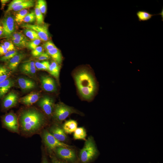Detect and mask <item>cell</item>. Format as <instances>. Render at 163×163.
Masks as SVG:
<instances>
[{
    "instance_id": "6da1fadb",
    "label": "cell",
    "mask_w": 163,
    "mask_h": 163,
    "mask_svg": "<svg viewBox=\"0 0 163 163\" xmlns=\"http://www.w3.org/2000/svg\"><path fill=\"white\" fill-rule=\"evenodd\" d=\"M20 124L22 130L28 133L35 132L45 125L44 115L35 109L26 110L22 112L20 117Z\"/></svg>"
},
{
    "instance_id": "7a4b0ae2",
    "label": "cell",
    "mask_w": 163,
    "mask_h": 163,
    "mask_svg": "<svg viewBox=\"0 0 163 163\" xmlns=\"http://www.w3.org/2000/svg\"><path fill=\"white\" fill-rule=\"evenodd\" d=\"M75 80L78 91L82 96L86 100L91 99L95 94L97 84L95 78L88 71L83 69L75 75Z\"/></svg>"
},
{
    "instance_id": "3957f363",
    "label": "cell",
    "mask_w": 163,
    "mask_h": 163,
    "mask_svg": "<svg viewBox=\"0 0 163 163\" xmlns=\"http://www.w3.org/2000/svg\"><path fill=\"white\" fill-rule=\"evenodd\" d=\"M94 138L90 136L85 140L83 147L79 152V158L82 163H89L95 159L99 155Z\"/></svg>"
},
{
    "instance_id": "277c9868",
    "label": "cell",
    "mask_w": 163,
    "mask_h": 163,
    "mask_svg": "<svg viewBox=\"0 0 163 163\" xmlns=\"http://www.w3.org/2000/svg\"><path fill=\"white\" fill-rule=\"evenodd\" d=\"M80 113L72 107L63 103H60L54 106L53 116L55 120L59 122H62L72 113Z\"/></svg>"
},
{
    "instance_id": "5b68a950",
    "label": "cell",
    "mask_w": 163,
    "mask_h": 163,
    "mask_svg": "<svg viewBox=\"0 0 163 163\" xmlns=\"http://www.w3.org/2000/svg\"><path fill=\"white\" fill-rule=\"evenodd\" d=\"M43 138L46 147L50 150H54L57 147L61 146L72 148V146L58 140L46 130L43 132Z\"/></svg>"
},
{
    "instance_id": "8992f818",
    "label": "cell",
    "mask_w": 163,
    "mask_h": 163,
    "mask_svg": "<svg viewBox=\"0 0 163 163\" xmlns=\"http://www.w3.org/2000/svg\"><path fill=\"white\" fill-rule=\"evenodd\" d=\"M25 28L29 29L35 31L37 34L40 39L44 41H47L49 39L50 34L48 25L43 24L42 25L30 24H28L22 25Z\"/></svg>"
},
{
    "instance_id": "52a82bcc",
    "label": "cell",
    "mask_w": 163,
    "mask_h": 163,
    "mask_svg": "<svg viewBox=\"0 0 163 163\" xmlns=\"http://www.w3.org/2000/svg\"><path fill=\"white\" fill-rule=\"evenodd\" d=\"M54 150L57 155L65 161L72 162L76 160L75 152L72 148L61 146L57 147Z\"/></svg>"
},
{
    "instance_id": "ba28073f",
    "label": "cell",
    "mask_w": 163,
    "mask_h": 163,
    "mask_svg": "<svg viewBox=\"0 0 163 163\" xmlns=\"http://www.w3.org/2000/svg\"><path fill=\"white\" fill-rule=\"evenodd\" d=\"M1 23L3 28L2 36L6 37L11 36L15 28L14 18L11 15L8 14L2 19Z\"/></svg>"
},
{
    "instance_id": "9c48e42d",
    "label": "cell",
    "mask_w": 163,
    "mask_h": 163,
    "mask_svg": "<svg viewBox=\"0 0 163 163\" xmlns=\"http://www.w3.org/2000/svg\"><path fill=\"white\" fill-rule=\"evenodd\" d=\"M38 104L46 115H51L54 108L53 101L51 98L48 96H44L40 99Z\"/></svg>"
},
{
    "instance_id": "30bf717a",
    "label": "cell",
    "mask_w": 163,
    "mask_h": 163,
    "mask_svg": "<svg viewBox=\"0 0 163 163\" xmlns=\"http://www.w3.org/2000/svg\"><path fill=\"white\" fill-rule=\"evenodd\" d=\"M4 123L9 129L14 132H18L19 124L17 117L14 113H9L4 117Z\"/></svg>"
},
{
    "instance_id": "8fae6325",
    "label": "cell",
    "mask_w": 163,
    "mask_h": 163,
    "mask_svg": "<svg viewBox=\"0 0 163 163\" xmlns=\"http://www.w3.org/2000/svg\"><path fill=\"white\" fill-rule=\"evenodd\" d=\"M40 81L43 88L47 92H53L56 89V84L54 80L48 75H42Z\"/></svg>"
},
{
    "instance_id": "7c38bea8",
    "label": "cell",
    "mask_w": 163,
    "mask_h": 163,
    "mask_svg": "<svg viewBox=\"0 0 163 163\" xmlns=\"http://www.w3.org/2000/svg\"><path fill=\"white\" fill-rule=\"evenodd\" d=\"M49 132L57 139L61 142H65L68 139L66 134L62 127L59 126H55L52 127Z\"/></svg>"
},
{
    "instance_id": "4fadbf2b",
    "label": "cell",
    "mask_w": 163,
    "mask_h": 163,
    "mask_svg": "<svg viewBox=\"0 0 163 163\" xmlns=\"http://www.w3.org/2000/svg\"><path fill=\"white\" fill-rule=\"evenodd\" d=\"M18 97L17 94L11 92L5 96L3 101V106L5 109H9L14 106L17 104Z\"/></svg>"
},
{
    "instance_id": "5bb4252c",
    "label": "cell",
    "mask_w": 163,
    "mask_h": 163,
    "mask_svg": "<svg viewBox=\"0 0 163 163\" xmlns=\"http://www.w3.org/2000/svg\"><path fill=\"white\" fill-rule=\"evenodd\" d=\"M40 98V94L36 92H33L21 97L19 101L22 104L30 106L37 101Z\"/></svg>"
},
{
    "instance_id": "9a60e30c",
    "label": "cell",
    "mask_w": 163,
    "mask_h": 163,
    "mask_svg": "<svg viewBox=\"0 0 163 163\" xmlns=\"http://www.w3.org/2000/svg\"><path fill=\"white\" fill-rule=\"evenodd\" d=\"M136 15L139 21H147L151 19L152 17L155 15H161L162 18V20L163 19V9L158 14H151L148 11L144 10H141L138 11L136 13Z\"/></svg>"
},
{
    "instance_id": "2e32d148",
    "label": "cell",
    "mask_w": 163,
    "mask_h": 163,
    "mask_svg": "<svg viewBox=\"0 0 163 163\" xmlns=\"http://www.w3.org/2000/svg\"><path fill=\"white\" fill-rule=\"evenodd\" d=\"M20 70L25 74L33 75L35 73L36 71L35 62L30 61L24 63L21 66Z\"/></svg>"
},
{
    "instance_id": "e0dca14e",
    "label": "cell",
    "mask_w": 163,
    "mask_h": 163,
    "mask_svg": "<svg viewBox=\"0 0 163 163\" xmlns=\"http://www.w3.org/2000/svg\"><path fill=\"white\" fill-rule=\"evenodd\" d=\"M25 57V55L23 53H18L9 61L8 68L13 71L15 70L18 65Z\"/></svg>"
},
{
    "instance_id": "ac0fdd59",
    "label": "cell",
    "mask_w": 163,
    "mask_h": 163,
    "mask_svg": "<svg viewBox=\"0 0 163 163\" xmlns=\"http://www.w3.org/2000/svg\"><path fill=\"white\" fill-rule=\"evenodd\" d=\"M14 85V80L8 78L0 83V98L3 97Z\"/></svg>"
},
{
    "instance_id": "d6986e66",
    "label": "cell",
    "mask_w": 163,
    "mask_h": 163,
    "mask_svg": "<svg viewBox=\"0 0 163 163\" xmlns=\"http://www.w3.org/2000/svg\"><path fill=\"white\" fill-rule=\"evenodd\" d=\"M18 82L20 88L24 90H30L36 86L34 82L29 79L23 77L18 78Z\"/></svg>"
},
{
    "instance_id": "ffe728a7",
    "label": "cell",
    "mask_w": 163,
    "mask_h": 163,
    "mask_svg": "<svg viewBox=\"0 0 163 163\" xmlns=\"http://www.w3.org/2000/svg\"><path fill=\"white\" fill-rule=\"evenodd\" d=\"M78 124L75 120H70L66 121L62 128L66 134H71L74 132L77 128Z\"/></svg>"
},
{
    "instance_id": "44dd1931",
    "label": "cell",
    "mask_w": 163,
    "mask_h": 163,
    "mask_svg": "<svg viewBox=\"0 0 163 163\" xmlns=\"http://www.w3.org/2000/svg\"><path fill=\"white\" fill-rule=\"evenodd\" d=\"M60 66L59 64L54 61L50 64L48 72L56 79L59 78Z\"/></svg>"
},
{
    "instance_id": "7402d4cb",
    "label": "cell",
    "mask_w": 163,
    "mask_h": 163,
    "mask_svg": "<svg viewBox=\"0 0 163 163\" xmlns=\"http://www.w3.org/2000/svg\"><path fill=\"white\" fill-rule=\"evenodd\" d=\"M54 61L60 64L62 61V56L61 52L57 47L52 50H46V52Z\"/></svg>"
},
{
    "instance_id": "603a6c76",
    "label": "cell",
    "mask_w": 163,
    "mask_h": 163,
    "mask_svg": "<svg viewBox=\"0 0 163 163\" xmlns=\"http://www.w3.org/2000/svg\"><path fill=\"white\" fill-rule=\"evenodd\" d=\"M87 133L85 129L83 127L77 128L74 131L73 138L75 140H86Z\"/></svg>"
},
{
    "instance_id": "cb8c5ba5",
    "label": "cell",
    "mask_w": 163,
    "mask_h": 163,
    "mask_svg": "<svg viewBox=\"0 0 163 163\" xmlns=\"http://www.w3.org/2000/svg\"><path fill=\"white\" fill-rule=\"evenodd\" d=\"M34 1L26 0L25 1L14 7L13 10L14 11H18L22 10L32 7L34 6Z\"/></svg>"
},
{
    "instance_id": "d4e9b609",
    "label": "cell",
    "mask_w": 163,
    "mask_h": 163,
    "mask_svg": "<svg viewBox=\"0 0 163 163\" xmlns=\"http://www.w3.org/2000/svg\"><path fill=\"white\" fill-rule=\"evenodd\" d=\"M9 69L0 65V83L8 78L10 75Z\"/></svg>"
},
{
    "instance_id": "484cf974",
    "label": "cell",
    "mask_w": 163,
    "mask_h": 163,
    "mask_svg": "<svg viewBox=\"0 0 163 163\" xmlns=\"http://www.w3.org/2000/svg\"><path fill=\"white\" fill-rule=\"evenodd\" d=\"M28 13V11L26 9L18 11L15 14L14 21L18 23H21L23 21L24 18Z\"/></svg>"
},
{
    "instance_id": "4316f807",
    "label": "cell",
    "mask_w": 163,
    "mask_h": 163,
    "mask_svg": "<svg viewBox=\"0 0 163 163\" xmlns=\"http://www.w3.org/2000/svg\"><path fill=\"white\" fill-rule=\"evenodd\" d=\"M34 11L35 15L36 20L37 24L42 25L44 24L43 14L37 5L35 6Z\"/></svg>"
},
{
    "instance_id": "83f0119b",
    "label": "cell",
    "mask_w": 163,
    "mask_h": 163,
    "mask_svg": "<svg viewBox=\"0 0 163 163\" xmlns=\"http://www.w3.org/2000/svg\"><path fill=\"white\" fill-rule=\"evenodd\" d=\"M24 32L27 37L31 40L40 39V38L37 33L34 30L25 28L24 30Z\"/></svg>"
},
{
    "instance_id": "f1b7e54d",
    "label": "cell",
    "mask_w": 163,
    "mask_h": 163,
    "mask_svg": "<svg viewBox=\"0 0 163 163\" xmlns=\"http://www.w3.org/2000/svg\"><path fill=\"white\" fill-rule=\"evenodd\" d=\"M50 63L47 60L42 62L37 61L35 62V66L36 69L39 70L48 71Z\"/></svg>"
},
{
    "instance_id": "f546056e",
    "label": "cell",
    "mask_w": 163,
    "mask_h": 163,
    "mask_svg": "<svg viewBox=\"0 0 163 163\" xmlns=\"http://www.w3.org/2000/svg\"><path fill=\"white\" fill-rule=\"evenodd\" d=\"M18 53L17 52L14 50L8 51L5 55L0 58V61L6 62L9 61Z\"/></svg>"
},
{
    "instance_id": "4dcf8cb0",
    "label": "cell",
    "mask_w": 163,
    "mask_h": 163,
    "mask_svg": "<svg viewBox=\"0 0 163 163\" xmlns=\"http://www.w3.org/2000/svg\"><path fill=\"white\" fill-rule=\"evenodd\" d=\"M26 1V0H13L8 5V7L6 11V12L8 13L10 11L12 10L14 7L18 6Z\"/></svg>"
},
{
    "instance_id": "1f68e13d",
    "label": "cell",
    "mask_w": 163,
    "mask_h": 163,
    "mask_svg": "<svg viewBox=\"0 0 163 163\" xmlns=\"http://www.w3.org/2000/svg\"><path fill=\"white\" fill-rule=\"evenodd\" d=\"M42 14H45L47 11V4L46 1L39 0L36 4Z\"/></svg>"
},
{
    "instance_id": "d6a6232c",
    "label": "cell",
    "mask_w": 163,
    "mask_h": 163,
    "mask_svg": "<svg viewBox=\"0 0 163 163\" xmlns=\"http://www.w3.org/2000/svg\"><path fill=\"white\" fill-rule=\"evenodd\" d=\"M36 20L35 15L34 11L28 13L24 18L23 21L25 23H30L34 22Z\"/></svg>"
},
{
    "instance_id": "836d02e7",
    "label": "cell",
    "mask_w": 163,
    "mask_h": 163,
    "mask_svg": "<svg viewBox=\"0 0 163 163\" xmlns=\"http://www.w3.org/2000/svg\"><path fill=\"white\" fill-rule=\"evenodd\" d=\"M41 42V40L40 39H36L28 41L27 46L29 49L33 50L38 46Z\"/></svg>"
},
{
    "instance_id": "e575fe53",
    "label": "cell",
    "mask_w": 163,
    "mask_h": 163,
    "mask_svg": "<svg viewBox=\"0 0 163 163\" xmlns=\"http://www.w3.org/2000/svg\"><path fill=\"white\" fill-rule=\"evenodd\" d=\"M11 36L12 39L28 41V39L21 33L19 32H15L13 33Z\"/></svg>"
},
{
    "instance_id": "d590c367",
    "label": "cell",
    "mask_w": 163,
    "mask_h": 163,
    "mask_svg": "<svg viewBox=\"0 0 163 163\" xmlns=\"http://www.w3.org/2000/svg\"><path fill=\"white\" fill-rule=\"evenodd\" d=\"M43 52V47L41 46H38L34 49L32 50L31 53L33 56L37 57Z\"/></svg>"
},
{
    "instance_id": "8d00e7d4",
    "label": "cell",
    "mask_w": 163,
    "mask_h": 163,
    "mask_svg": "<svg viewBox=\"0 0 163 163\" xmlns=\"http://www.w3.org/2000/svg\"><path fill=\"white\" fill-rule=\"evenodd\" d=\"M13 43L16 46L19 47L27 46L28 41L21 40L15 39H12Z\"/></svg>"
},
{
    "instance_id": "74e56055",
    "label": "cell",
    "mask_w": 163,
    "mask_h": 163,
    "mask_svg": "<svg viewBox=\"0 0 163 163\" xmlns=\"http://www.w3.org/2000/svg\"><path fill=\"white\" fill-rule=\"evenodd\" d=\"M43 47L46 50H52L57 47L51 41H48L43 44Z\"/></svg>"
},
{
    "instance_id": "f35d334b",
    "label": "cell",
    "mask_w": 163,
    "mask_h": 163,
    "mask_svg": "<svg viewBox=\"0 0 163 163\" xmlns=\"http://www.w3.org/2000/svg\"><path fill=\"white\" fill-rule=\"evenodd\" d=\"M8 51L14 50L15 49L14 44L11 42L9 41H5L3 43Z\"/></svg>"
},
{
    "instance_id": "ab89813d",
    "label": "cell",
    "mask_w": 163,
    "mask_h": 163,
    "mask_svg": "<svg viewBox=\"0 0 163 163\" xmlns=\"http://www.w3.org/2000/svg\"><path fill=\"white\" fill-rule=\"evenodd\" d=\"M37 58L40 61H45L49 59L50 56L46 52H43L39 56L37 57Z\"/></svg>"
},
{
    "instance_id": "60d3db41",
    "label": "cell",
    "mask_w": 163,
    "mask_h": 163,
    "mask_svg": "<svg viewBox=\"0 0 163 163\" xmlns=\"http://www.w3.org/2000/svg\"><path fill=\"white\" fill-rule=\"evenodd\" d=\"M8 51L3 44H0V56H3Z\"/></svg>"
},
{
    "instance_id": "b9f144b4",
    "label": "cell",
    "mask_w": 163,
    "mask_h": 163,
    "mask_svg": "<svg viewBox=\"0 0 163 163\" xmlns=\"http://www.w3.org/2000/svg\"><path fill=\"white\" fill-rule=\"evenodd\" d=\"M8 0H0L1 3V9H3L6 4L9 2Z\"/></svg>"
},
{
    "instance_id": "7bdbcfd3",
    "label": "cell",
    "mask_w": 163,
    "mask_h": 163,
    "mask_svg": "<svg viewBox=\"0 0 163 163\" xmlns=\"http://www.w3.org/2000/svg\"><path fill=\"white\" fill-rule=\"evenodd\" d=\"M3 33V28L2 26L0 24V37L2 35Z\"/></svg>"
},
{
    "instance_id": "ee69618b",
    "label": "cell",
    "mask_w": 163,
    "mask_h": 163,
    "mask_svg": "<svg viewBox=\"0 0 163 163\" xmlns=\"http://www.w3.org/2000/svg\"><path fill=\"white\" fill-rule=\"evenodd\" d=\"M42 163H48L46 158L44 157L43 158Z\"/></svg>"
},
{
    "instance_id": "f6af8a7d",
    "label": "cell",
    "mask_w": 163,
    "mask_h": 163,
    "mask_svg": "<svg viewBox=\"0 0 163 163\" xmlns=\"http://www.w3.org/2000/svg\"><path fill=\"white\" fill-rule=\"evenodd\" d=\"M52 163H66L64 162H63L61 161H59L58 160L54 161Z\"/></svg>"
}]
</instances>
